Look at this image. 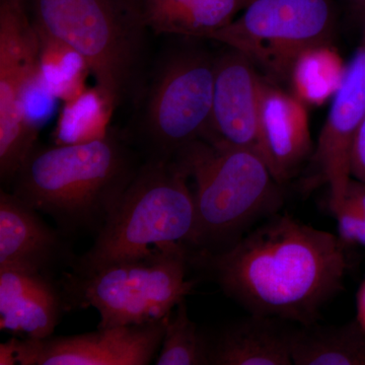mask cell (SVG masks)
I'll use <instances>...</instances> for the list:
<instances>
[{
  "mask_svg": "<svg viewBox=\"0 0 365 365\" xmlns=\"http://www.w3.org/2000/svg\"><path fill=\"white\" fill-rule=\"evenodd\" d=\"M353 16L364 21L365 19V0H345Z\"/></svg>",
  "mask_w": 365,
  "mask_h": 365,
  "instance_id": "484cf974",
  "label": "cell"
},
{
  "mask_svg": "<svg viewBox=\"0 0 365 365\" xmlns=\"http://www.w3.org/2000/svg\"><path fill=\"white\" fill-rule=\"evenodd\" d=\"M115 108L97 86L64 102L55 128L58 144L88 143L103 138L109 133Z\"/></svg>",
  "mask_w": 365,
  "mask_h": 365,
  "instance_id": "44dd1931",
  "label": "cell"
},
{
  "mask_svg": "<svg viewBox=\"0 0 365 365\" xmlns=\"http://www.w3.org/2000/svg\"><path fill=\"white\" fill-rule=\"evenodd\" d=\"M43 85L39 38L25 0H0V178L13 182L37 145L38 127L29 115Z\"/></svg>",
  "mask_w": 365,
  "mask_h": 365,
  "instance_id": "9c48e42d",
  "label": "cell"
},
{
  "mask_svg": "<svg viewBox=\"0 0 365 365\" xmlns=\"http://www.w3.org/2000/svg\"><path fill=\"white\" fill-rule=\"evenodd\" d=\"M335 26L333 0H252L241 16L208 39L285 79L302 52L330 43Z\"/></svg>",
  "mask_w": 365,
  "mask_h": 365,
  "instance_id": "52a82bcc",
  "label": "cell"
},
{
  "mask_svg": "<svg viewBox=\"0 0 365 365\" xmlns=\"http://www.w3.org/2000/svg\"><path fill=\"white\" fill-rule=\"evenodd\" d=\"M157 365H208L205 331L190 319L186 299L168 316Z\"/></svg>",
  "mask_w": 365,
  "mask_h": 365,
  "instance_id": "7402d4cb",
  "label": "cell"
},
{
  "mask_svg": "<svg viewBox=\"0 0 365 365\" xmlns=\"http://www.w3.org/2000/svg\"><path fill=\"white\" fill-rule=\"evenodd\" d=\"M68 313L58 281L44 274L0 267V328L45 339Z\"/></svg>",
  "mask_w": 365,
  "mask_h": 365,
  "instance_id": "9a60e30c",
  "label": "cell"
},
{
  "mask_svg": "<svg viewBox=\"0 0 365 365\" xmlns=\"http://www.w3.org/2000/svg\"><path fill=\"white\" fill-rule=\"evenodd\" d=\"M174 162L195 182L192 253H217L230 248L253 223L276 215L284 201L281 184L255 151L216 146L199 139Z\"/></svg>",
  "mask_w": 365,
  "mask_h": 365,
  "instance_id": "3957f363",
  "label": "cell"
},
{
  "mask_svg": "<svg viewBox=\"0 0 365 365\" xmlns=\"http://www.w3.org/2000/svg\"><path fill=\"white\" fill-rule=\"evenodd\" d=\"M351 177L365 182V116L360 122L351 150Z\"/></svg>",
  "mask_w": 365,
  "mask_h": 365,
  "instance_id": "cb8c5ba5",
  "label": "cell"
},
{
  "mask_svg": "<svg viewBox=\"0 0 365 365\" xmlns=\"http://www.w3.org/2000/svg\"><path fill=\"white\" fill-rule=\"evenodd\" d=\"M76 256L71 239L48 225L11 192H0V267L24 269L54 278L72 268Z\"/></svg>",
  "mask_w": 365,
  "mask_h": 365,
  "instance_id": "4fadbf2b",
  "label": "cell"
},
{
  "mask_svg": "<svg viewBox=\"0 0 365 365\" xmlns=\"http://www.w3.org/2000/svg\"><path fill=\"white\" fill-rule=\"evenodd\" d=\"M191 250L182 245L155 247L137 258L113 262L58 280L68 312L93 307L98 329L139 325L167 318L191 294Z\"/></svg>",
  "mask_w": 365,
  "mask_h": 365,
  "instance_id": "5b68a950",
  "label": "cell"
},
{
  "mask_svg": "<svg viewBox=\"0 0 365 365\" xmlns=\"http://www.w3.org/2000/svg\"><path fill=\"white\" fill-rule=\"evenodd\" d=\"M345 247L335 235L276 213L230 248L192 253L190 264L251 314L306 325L342 289Z\"/></svg>",
  "mask_w": 365,
  "mask_h": 365,
  "instance_id": "6da1fadb",
  "label": "cell"
},
{
  "mask_svg": "<svg viewBox=\"0 0 365 365\" xmlns=\"http://www.w3.org/2000/svg\"><path fill=\"white\" fill-rule=\"evenodd\" d=\"M294 323L251 314L205 332L208 365H292L290 338Z\"/></svg>",
  "mask_w": 365,
  "mask_h": 365,
  "instance_id": "2e32d148",
  "label": "cell"
},
{
  "mask_svg": "<svg viewBox=\"0 0 365 365\" xmlns=\"http://www.w3.org/2000/svg\"><path fill=\"white\" fill-rule=\"evenodd\" d=\"M167 318L78 335L13 338L14 361L21 365L150 364L162 347Z\"/></svg>",
  "mask_w": 365,
  "mask_h": 365,
  "instance_id": "30bf717a",
  "label": "cell"
},
{
  "mask_svg": "<svg viewBox=\"0 0 365 365\" xmlns=\"http://www.w3.org/2000/svg\"><path fill=\"white\" fill-rule=\"evenodd\" d=\"M252 0H140L144 25L155 33L208 39Z\"/></svg>",
  "mask_w": 365,
  "mask_h": 365,
  "instance_id": "e0dca14e",
  "label": "cell"
},
{
  "mask_svg": "<svg viewBox=\"0 0 365 365\" xmlns=\"http://www.w3.org/2000/svg\"><path fill=\"white\" fill-rule=\"evenodd\" d=\"M332 100L318 143L309 158V177L304 181V191L328 185L331 212L344 202L352 178L353 139L365 116V19L362 21L361 39L346 66L344 78Z\"/></svg>",
  "mask_w": 365,
  "mask_h": 365,
  "instance_id": "8fae6325",
  "label": "cell"
},
{
  "mask_svg": "<svg viewBox=\"0 0 365 365\" xmlns=\"http://www.w3.org/2000/svg\"><path fill=\"white\" fill-rule=\"evenodd\" d=\"M34 23L81 53L117 106L135 86L146 28L136 0H32Z\"/></svg>",
  "mask_w": 365,
  "mask_h": 365,
  "instance_id": "8992f818",
  "label": "cell"
},
{
  "mask_svg": "<svg viewBox=\"0 0 365 365\" xmlns=\"http://www.w3.org/2000/svg\"><path fill=\"white\" fill-rule=\"evenodd\" d=\"M215 62L195 50L178 52L163 62L148 93L138 134L145 160L172 162L202 139L212 107Z\"/></svg>",
  "mask_w": 365,
  "mask_h": 365,
  "instance_id": "ba28073f",
  "label": "cell"
},
{
  "mask_svg": "<svg viewBox=\"0 0 365 365\" xmlns=\"http://www.w3.org/2000/svg\"><path fill=\"white\" fill-rule=\"evenodd\" d=\"M188 180L174 160H144L93 246L76 258L72 272L144 256L155 247L182 245L192 251L196 213Z\"/></svg>",
  "mask_w": 365,
  "mask_h": 365,
  "instance_id": "277c9868",
  "label": "cell"
},
{
  "mask_svg": "<svg viewBox=\"0 0 365 365\" xmlns=\"http://www.w3.org/2000/svg\"><path fill=\"white\" fill-rule=\"evenodd\" d=\"M242 53L230 49L215 62L212 107L202 140L262 155L261 93L263 78Z\"/></svg>",
  "mask_w": 365,
  "mask_h": 365,
  "instance_id": "7c38bea8",
  "label": "cell"
},
{
  "mask_svg": "<svg viewBox=\"0 0 365 365\" xmlns=\"http://www.w3.org/2000/svg\"><path fill=\"white\" fill-rule=\"evenodd\" d=\"M345 69L330 43L309 48L297 57L290 71L292 93L306 105L325 104L339 90Z\"/></svg>",
  "mask_w": 365,
  "mask_h": 365,
  "instance_id": "ffe728a7",
  "label": "cell"
},
{
  "mask_svg": "<svg viewBox=\"0 0 365 365\" xmlns=\"http://www.w3.org/2000/svg\"><path fill=\"white\" fill-rule=\"evenodd\" d=\"M141 163L126 139L111 131L88 143L36 145L11 193L49 215L71 240L97 235Z\"/></svg>",
  "mask_w": 365,
  "mask_h": 365,
  "instance_id": "7a4b0ae2",
  "label": "cell"
},
{
  "mask_svg": "<svg viewBox=\"0 0 365 365\" xmlns=\"http://www.w3.org/2000/svg\"><path fill=\"white\" fill-rule=\"evenodd\" d=\"M357 322L365 332V278L360 285L356 299Z\"/></svg>",
  "mask_w": 365,
  "mask_h": 365,
  "instance_id": "d4e9b609",
  "label": "cell"
},
{
  "mask_svg": "<svg viewBox=\"0 0 365 365\" xmlns=\"http://www.w3.org/2000/svg\"><path fill=\"white\" fill-rule=\"evenodd\" d=\"M333 215L337 220L338 237L345 246L365 247V182L351 178L344 202Z\"/></svg>",
  "mask_w": 365,
  "mask_h": 365,
  "instance_id": "603a6c76",
  "label": "cell"
},
{
  "mask_svg": "<svg viewBox=\"0 0 365 365\" xmlns=\"http://www.w3.org/2000/svg\"><path fill=\"white\" fill-rule=\"evenodd\" d=\"M35 26L39 38L41 79L46 90L63 103L78 97L88 88L86 79L91 74L88 62L71 46Z\"/></svg>",
  "mask_w": 365,
  "mask_h": 365,
  "instance_id": "d6986e66",
  "label": "cell"
},
{
  "mask_svg": "<svg viewBox=\"0 0 365 365\" xmlns=\"http://www.w3.org/2000/svg\"><path fill=\"white\" fill-rule=\"evenodd\" d=\"M290 354L294 365H365V332L357 319L339 326L294 323Z\"/></svg>",
  "mask_w": 365,
  "mask_h": 365,
  "instance_id": "ac0fdd59",
  "label": "cell"
},
{
  "mask_svg": "<svg viewBox=\"0 0 365 365\" xmlns=\"http://www.w3.org/2000/svg\"><path fill=\"white\" fill-rule=\"evenodd\" d=\"M260 139L264 160L281 185L292 179L313 155L307 105L265 78L262 83Z\"/></svg>",
  "mask_w": 365,
  "mask_h": 365,
  "instance_id": "5bb4252c",
  "label": "cell"
}]
</instances>
